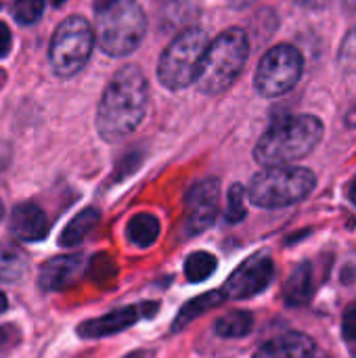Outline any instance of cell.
Returning <instances> with one entry per match:
<instances>
[{"mask_svg":"<svg viewBox=\"0 0 356 358\" xmlns=\"http://www.w3.org/2000/svg\"><path fill=\"white\" fill-rule=\"evenodd\" d=\"M254 327V317L252 313L245 310H237V313H229L225 317H220L214 323V331L220 338H245Z\"/></svg>","mask_w":356,"mask_h":358,"instance_id":"obj_19","label":"cell"},{"mask_svg":"<svg viewBox=\"0 0 356 358\" xmlns=\"http://www.w3.org/2000/svg\"><path fill=\"white\" fill-rule=\"evenodd\" d=\"M126 235L130 243L138 248H149L159 237V222L153 214H136L134 218H130Z\"/></svg>","mask_w":356,"mask_h":358,"instance_id":"obj_18","label":"cell"},{"mask_svg":"<svg viewBox=\"0 0 356 358\" xmlns=\"http://www.w3.org/2000/svg\"><path fill=\"white\" fill-rule=\"evenodd\" d=\"M99 220H101V214L94 208L82 210L63 229V233L59 237V245H63V248H76V245H80L97 229Z\"/></svg>","mask_w":356,"mask_h":358,"instance_id":"obj_16","label":"cell"},{"mask_svg":"<svg viewBox=\"0 0 356 358\" xmlns=\"http://www.w3.org/2000/svg\"><path fill=\"white\" fill-rule=\"evenodd\" d=\"M315 357V342L306 334H283L273 338L271 342L262 344L254 358H313Z\"/></svg>","mask_w":356,"mask_h":358,"instance_id":"obj_14","label":"cell"},{"mask_svg":"<svg viewBox=\"0 0 356 358\" xmlns=\"http://www.w3.org/2000/svg\"><path fill=\"white\" fill-rule=\"evenodd\" d=\"M300 6H304V8H323V6H327L332 0H296Z\"/></svg>","mask_w":356,"mask_h":358,"instance_id":"obj_29","label":"cell"},{"mask_svg":"<svg viewBox=\"0 0 356 358\" xmlns=\"http://www.w3.org/2000/svg\"><path fill=\"white\" fill-rule=\"evenodd\" d=\"M275 277V264L271 256L256 254L248 258L225 283L222 296L231 300H245L256 294H262Z\"/></svg>","mask_w":356,"mask_h":358,"instance_id":"obj_9","label":"cell"},{"mask_svg":"<svg viewBox=\"0 0 356 358\" xmlns=\"http://www.w3.org/2000/svg\"><path fill=\"white\" fill-rule=\"evenodd\" d=\"M206 48H208V36L204 29L191 27L178 34L159 59L157 65L159 82L170 90H180L193 84L201 59L206 55Z\"/></svg>","mask_w":356,"mask_h":358,"instance_id":"obj_6","label":"cell"},{"mask_svg":"<svg viewBox=\"0 0 356 358\" xmlns=\"http://www.w3.org/2000/svg\"><path fill=\"white\" fill-rule=\"evenodd\" d=\"M250 55V40L243 29H227L214 42H208L206 55L197 71V86L206 94L225 92L245 67Z\"/></svg>","mask_w":356,"mask_h":358,"instance_id":"obj_4","label":"cell"},{"mask_svg":"<svg viewBox=\"0 0 356 358\" xmlns=\"http://www.w3.org/2000/svg\"><path fill=\"white\" fill-rule=\"evenodd\" d=\"M8 229L21 241H42L48 235V218L36 203H19L10 214Z\"/></svg>","mask_w":356,"mask_h":358,"instance_id":"obj_13","label":"cell"},{"mask_svg":"<svg viewBox=\"0 0 356 358\" xmlns=\"http://www.w3.org/2000/svg\"><path fill=\"white\" fill-rule=\"evenodd\" d=\"M340 63L348 65V67H356V25L346 34L342 48H340Z\"/></svg>","mask_w":356,"mask_h":358,"instance_id":"obj_24","label":"cell"},{"mask_svg":"<svg viewBox=\"0 0 356 358\" xmlns=\"http://www.w3.org/2000/svg\"><path fill=\"white\" fill-rule=\"evenodd\" d=\"M342 336L346 342H356V300L350 302L342 317Z\"/></svg>","mask_w":356,"mask_h":358,"instance_id":"obj_25","label":"cell"},{"mask_svg":"<svg viewBox=\"0 0 356 358\" xmlns=\"http://www.w3.org/2000/svg\"><path fill=\"white\" fill-rule=\"evenodd\" d=\"M86 271V258L80 254L57 256L40 268V287L46 292H61L73 285Z\"/></svg>","mask_w":356,"mask_h":358,"instance_id":"obj_11","label":"cell"},{"mask_svg":"<svg viewBox=\"0 0 356 358\" xmlns=\"http://www.w3.org/2000/svg\"><path fill=\"white\" fill-rule=\"evenodd\" d=\"M130 358H136V357H130Z\"/></svg>","mask_w":356,"mask_h":358,"instance_id":"obj_34","label":"cell"},{"mask_svg":"<svg viewBox=\"0 0 356 358\" xmlns=\"http://www.w3.org/2000/svg\"><path fill=\"white\" fill-rule=\"evenodd\" d=\"M42 13H44V0H15L13 4V17L23 25L38 21Z\"/></svg>","mask_w":356,"mask_h":358,"instance_id":"obj_23","label":"cell"},{"mask_svg":"<svg viewBox=\"0 0 356 358\" xmlns=\"http://www.w3.org/2000/svg\"><path fill=\"white\" fill-rule=\"evenodd\" d=\"M92 46H94V31L84 17L73 15L61 21V25L52 36L50 52H48L55 73L61 78H69L78 73L90 59Z\"/></svg>","mask_w":356,"mask_h":358,"instance_id":"obj_7","label":"cell"},{"mask_svg":"<svg viewBox=\"0 0 356 358\" xmlns=\"http://www.w3.org/2000/svg\"><path fill=\"white\" fill-rule=\"evenodd\" d=\"M19 342V329L15 325H2L0 327V355L10 350Z\"/></svg>","mask_w":356,"mask_h":358,"instance_id":"obj_26","label":"cell"},{"mask_svg":"<svg viewBox=\"0 0 356 358\" xmlns=\"http://www.w3.org/2000/svg\"><path fill=\"white\" fill-rule=\"evenodd\" d=\"M248 210H245V189L243 185H233L229 191V199H227V212H225V220L229 224H237L245 218Z\"/></svg>","mask_w":356,"mask_h":358,"instance_id":"obj_22","label":"cell"},{"mask_svg":"<svg viewBox=\"0 0 356 358\" xmlns=\"http://www.w3.org/2000/svg\"><path fill=\"white\" fill-rule=\"evenodd\" d=\"M27 254L13 243H0V283H15L27 273Z\"/></svg>","mask_w":356,"mask_h":358,"instance_id":"obj_17","label":"cell"},{"mask_svg":"<svg viewBox=\"0 0 356 358\" xmlns=\"http://www.w3.org/2000/svg\"><path fill=\"white\" fill-rule=\"evenodd\" d=\"M10 147H8V143H4V141H0V172L8 166V162H10Z\"/></svg>","mask_w":356,"mask_h":358,"instance_id":"obj_28","label":"cell"},{"mask_svg":"<svg viewBox=\"0 0 356 358\" xmlns=\"http://www.w3.org/2000/svg\"><path fill=\"white\" fill-rule=\"evenodd\" d=\"M0 220H2V201H0Z\"/></svg>","mask_w":356,"mask_h":358,"instance_id":"obj_33","label":"cell"},{"mask_svg":"<svg viewBox=\"0 0 356 358\" xmlns=\"http://www.w3.org/2000/svg\"><path fill=\"white\" fill-rule=\"evenodd\" d=\"M304 59L302 52L292 44L273 46L258 63L256 90L262 96H281L290 92L302 78Z\"/></svg>","mask_w":356,"mask_h":358,"instance_id":"obj_8","label":"cell"},{"mask_svg":"<svg viewBox=\"0 0 356 358\" xmlns=\"http://www.w3.org/2000/svg\"><path fill=\"white\" fill-rule=\"evenodd\" d=\"M218 262L212 254L208 252H193L191 256H187L185 260V275L191 283H201L208 277L214 275Z\"/></svg>","mask_w":356,"mask_h":358,"instance_id":"obj_21","label":"cell"},{"mask_svg":"<svg viewBox=\"0 0 356 358\" xmlns=\"http://www.w3.org/2000/svg\"><path fill=\"white\" fill-rule=\"evenodd\" d=\"M222 300H225L222 292H210V294H204V296L191 300V302L185 304L183 310L178 313V317H176V321H174V329H176V331L183 329V325L191 323L195 317H199V315L206 313L208 308H214V306L222 304Z\"/></svg>","mask_w":356,"mask_h":358,"instance_id":"obj_20","label":"cell"},{"mask_svg":"<svg viewBox=\"0 0 356 358\" xmlns=\"http://www.w3.org/2000/svg\"><path fill=\"white\" fill-rule=\"evenodd\" d=\"M143 306H128V308H120V310H113L105 317H99V319H90L86 323H82L78 327V334L80 338H88V340H97V338H107V336H113V334H120V331H126L128 327H132L136 321L143 319Z\"/></svg>","mask_w":356,"mask_h":358,"instance_id":"obj_12","label":"cell"},{"mask_svg":"<svg viewBox=\"0 0 356 358\" xmlns=\"http://www.w3.org/2000/svg\"><path fill=\"white\" fill-rule=\"evenodd\" d=\"M10 44H13V38H10V31L8 27L0 21V59L8 55L10 50Z\"/></svg>","mask_w":356,"mask_h":358,"instance_id":"obj_27","label":"cell"},{"mask_svg":"<svg viewBox=\"0 0 356 358\" xmlns=\"http://www.w3.org/2000/svg\"><path fill=\"white\" fill-rule=\"evenodd\" d=\"M63 2H65V0H52V4H55V6H61Z\"/></svg>","mask_w":356,"mask_h":358,"instance_id":"obj_32","label":"cell"},{"mask_svg":"<svg viewBox=\"0 0 356 358\" xmlns=\"http://www.w3.org/2000/svg\"><path fill=\"white\" fill-rule=\"evenodd\" d=\"M6 306H8V300H6V296H4V294L0 292V315H2L4 310H6Z\"/></svg>","mask_w":356,"mask_h":358,"instance_id":"obj_31","label":"cell"},{"mask_svg":"<svg viewBox=\"0 0 356 358\" xmlns=\"http://www.w3.org/2000/svg\"><path fill=\"white\" fill-rule=\"evenodd\" d=\"M323 138V122L315 115L277 120L258 141L254 157L260 166H287L306 157Z\"/></svg>","mask_w":356,"mask_h":358,"instance_id":"obj_2","label":"cell"},{"mask_svg":"<svg viewBox=\"0 0 356 358\" xmlns=\"http://www.w3.org/2000/svg\"><path fill=\"white\" fill-rule=\"evenodd\" d=\"M147 101L149 86L145 73L136 65L118 71L99 103L97 130L101 138L115 143L134 132L145 117Z\"/></svg>","mask_w":356,"mask_h":358,"instance_id":"obj_1","label":"cell"},{"mask_svg":"<svg viewBox=\"0 0 356 358\" xmlns=\"http://www.w3.org/2000/svg\"><path fill=\"white\" fill-rule=\"evenodd\" d=\"M97 38L109 57L136 50L147 31V17L136 0H97Z\"/></svg>","mask_w":356,"mask_h":358,"instance_id":"obj_3","label":"cell"},{"mask_svg":"<svg viewBox=\"0 0 356 358\" xmlns=\"http://www.w3.org/2000/svg\"><path fill=\"white\" fill-rule=\"evenodd\" d=\"M315 185L317 176L308 168L271 166L252 178L248 195L254 206L277 210L302 201L313 193Z\"/></svg>","mask_w":356,"mask_h":358,"instance_id":"obj_5","label":"cell"},{"mask_svg":"<svg viewBox=\"0 0 356 358\" xmlns=\"http://www.w3.org/2000/svg\"><path fill=\"white\" fill-rule=\"evenodd\" d=\"M315 294V268L311 262L298 264L283 287V298L290 306H304Z\"/></svg>","mask_w":356,"mask_h":358,"instance_id":"obj_15","label":"cell"},{"mask_svg":"<svg viewBox=\"0 0 356 358\" xmlns=\"http://www.w3.org/2000/svg\"><path fill=\"white\" fill-rule=\"evenodd\" d=\"M220 208V182L216 178H204L195 182L187 193V233L197 235L210 229Z\"/></svg>","mask_w":356,"mask_h":358,"instance_id":"obj_10","label":"cell"},{"mask_svg":"<svg viewBox=\"0 0 356 358\" xmlns=\"http://www.w3.org/2000/svg\"><path fill=\"white\" fill-rule=\"evenodd\" d=\"M348 199H350V201L356 206V176H355V180L350 182V187H348Z\"/></svg>","mask_w":356,"mask_h":358,"instance_id":"obj_30","label":"cell"}]
</instances>
